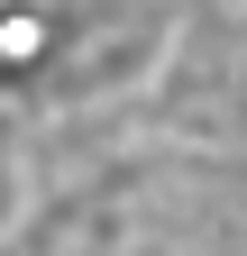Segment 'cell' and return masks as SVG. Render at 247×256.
I'll return each instance as SVG.
<instances>
[{
  "label": "cell",
  "instance_id": "obj_1",
  "mask_svg": "<svg viewBox=\"0 0 247 256\" xmlns=\"http://www.w3.org/2000/svg\"><path fill=\"white\" fill-rule=\"evenodd\" d=\"M46 46H55V18H46V10H28V0L0 10V64H10V74H28Z\"/></svg>",
  "mask_w": 247,
  "mask_h": 256
}]
</instances>
